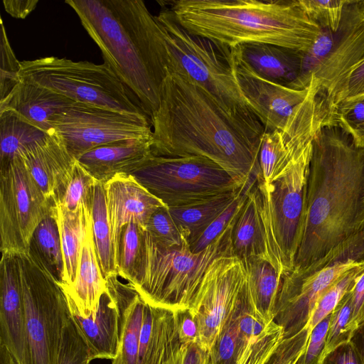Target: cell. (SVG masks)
Instances as JSON below:
<instances>
[{
    "label": "cell",
    "instance_id": "9f6ffc18",
    "mask_svg": "<svg viewBox=\"0 0 364 364\" xmlns=\"http://www.w3.org/2000/svg\"><path fill=\"white\" fill-rule=\"evenodd\" d=\"M0 364H17L9 350L0 346Z\"/></svg>",
    "mask_w": 364,
    "mask_h": 364
},
{
    "label": "cell",
    "instance_id": "9a60e30c",
    "mask_svg": "<svg viewBox=\"0 0 364 364\" xmlns=\"http://www.w3.org/2000/svg\"><path fill=\"white\" fill-rule=\"evenodd\" d=\"M247 282L245 265L234 254L216 257L207 268L190 309L198 324V344L203 350H211Z\"/></svg>",
    "mask_w": 364,
    "mask_h": 364
},
{
    "label": "cell",
    "instance_id": "603a6c76",
    "mask_svg": "<svg viewBox=\"0 0 364 364\" xmlns=\"http://www.w3.org/2000/svg\"><path fill=\"white\" fill-rule=\"evenodd\" d=\"M70 312L92 360H114L119 346V311L108 284L94 314L88 317H82L75 312Z\"/></svg>",
    "mask_w": 364,
    "mask_h": 364
},
{
    "label": "cell",
    "instance_id": "7bdbcfd3",
    "mask_svg": "<svg viewBox=\"0 0 364 364\" xmlns=\"http://www.w3.org/2000/svg\"><path fill=\"white\" fill-rule=\"evenodd\" d=\"M92 360L87 346L70 317L64 327L57 364H90Z\"/></svg>",
    "mask_w": 364,
    "mask_h": 364
},
{
    "label": "cell",
    "instance_id": "4dcf8cb0",
    "mask_svg": "<svg viewBox=\"0 0 364 364\" xmlns=\"http://www.w3.org/2000/svg\"><path fill=\"white\" fill-rule=\"evenodd\" d=\"M245 187L200 203L181 207L168 208L169 213L183 237L190 246L199 238L210 223L237 198Z\"/></svg>",
    "mask_w": 364,
    "mask_h": 364
},
{
    "label": "cell",
    "instance_id": "f546056e",
    "mask_svg": "<svg viewBox=\"0 0 364 364\" xmlns=\"http://www.w3.org/2000/svg\"><path fill=\"white\" fill-rule=\"evenodd\" d=\"M242 262L247 270V289L255 311L268 325L274 319L282 276L262 257H254Z\"/></svg>",
    "mask_w": 364,
    "mask_h": 364
},
{
    "label": "cell",
    "instance_id": "db71d44e",
    "mask_svg": "<svg viewBox=\"0 0 364 364\" xmlns=\"http://www.w3.org/2000/svg\"><path fill=\"white\" fill-rule=\"evenodd\" d=\"M38 0H4L6 11L16 18H25L36 7Z\"/></svg>",
    "mask_w": 364,
    "mask_h": 364
},
{
    "label": "cell",
    "instance_id": "277c9868",
    "mask_svg": "<svg viewBox=\"0 0 364 364\" xmlns=\"http://www.w3.org/2000/svg\"><path fill=\"white\" fill-rule=\"evenodd\" d=\"M189 32L221 46L267 43L306 52L322 28L299 0H173L165 1Z\"/></svg>",
    "mask_w": 364,
    "mask_h": 364
},
{
    "label": "cell",
    "instance_id": "ba28073f",
    "mask_svg": "<svg viewBox=\"0 0 364 364\" xmlns=\"http://www.w3.org/2000/svg\"><path fill=\"white\" fill-rule=\"evenodd\" d=\"M20 80L34 82L74 102L130 114H144L108 65L43 57L21 61Z\"/></svg>",
    "mask_w": 364,
    "mask_h": 364
},
{
    "label": "cell",
    "instance_id": "30bf717a",
    "mask_svg": "<svg viewBox=\"0 0 364 364\" xmlns=\"http://www.w3.org/2000/svg\"><path fill=\"white\" fill-rule=\"evenodd\" d=\"M130 174L168 208L200 203L244 188L217 164L200 156L151 154Z\"/></svg>",
    "mask_w": 364,
    "mask_h": 364
},
{
    "label": "cell",
    "instance_id": "ab89813d",
    "mask_svg": "<svg viewBox=\"0 0 364 364\" xmlns=\"http://www.w3.org/2000/svg\"><path fill=\"white\" fill-rule=\"evenodd\" d=\"M350 290H349L343 296L331 314L324 355L338 346L350 341L353 336L355 331L350 325Z\"/></svg>",
    "mask_w": 364,
    "mask_h": 364
},
{
    "label": "cell",
    "instance_id": "5b68a950",
    "mask_svg": "<svg viewBox=\"0 0 364 364\" xmlns=\"http://www.w3.org/2000/svg\"><path fill=\"white\" fill-rule=\"evenodd\" d=\"M236 215L211 245L197 253L186 240L180 247H166L144 230L142 262L132 286L151 306L173 312L191 309L210 264L220 255L233 254L232 230Z\"/></svg>",
    "mask_w": 364,
    "mask_h": 364
},
{
    "label": "cell",
    "instance_id": "f1b7e54d",
    "mask_svg": "<svg viewBox=\"0 0 364 364\" xmlns=\"http://www.w3.org/2000/svg\"><path fill=\"white\" fill-rule=\"evenodd\" d=\"M65 263L63 289L73 283L84 239L92 228V205L82 204L75 211L55 206Z\"/></svg>",
    "mask_w": 364,
    "mask_h": 364
},
{
    "label": "cell",
    "instance_id": "7dc6e473",
    "mask_svg": "<svg viewBox=\"0 0 364 364\" xmlns=\"http://www.w3.org/2000/svg\"><path fill=\"white\" fill-rule=\"evenodd\" d=\"M311 330L307 325L296 334L284 338L264 364H296L306 348Z\"/></svg>",
    "mask_w": 364,
    "mask_h": 364
},
{
    "label": "cell",
    "instance_id": "2e32d148",
    "mask_svg": "<svg viewBox=\"0 0 364 364\" xmlns=\"http://www.w3.org/2000/svg\"><path fill=\"white\" fill-rule=\"evenodd\" d=\"M231 55L241 93L265 132L283 127L294 109L308 97L311 82L308 87L302 90L282 85L257 75L232 50Z\"/></svg>",
    "mask_w": 364,
    "mask_h": 364
},
{
    "label": "cell",
    "instance_id": "d6a6232c",
    "mask_svg": "<svg viewBox=\"0 0 364 364\" xmlns=\"http://www.w3.org/2000/svg\"><path fill=\"white\" fill-rule=\"evenodd\" d=\"M48 133L12 110L0 111V168L43 140Z\"/></svg>",
    "mask_w": 364,
    "mask_h": 364
},
{
    "label": "cell",
    "instance_id": "8fae6325",
    "mask_svg": "<svg viewBox=\"0 0 364 364\" xmlns=\"http://www.w3.org/2000/svg\"><path fill=\"white\" fill-rule=\"evenodd\" d=\"M16 257L31 364H57L70 317L67 296L58 282L28 252Z\"/></svg>",
    "mask_w": 364,
    "mask_h": 364
},
{
    "label": "cell",
    "instance_id": "ffe728a7",
    "mask_svg": "<svg viewBox=\"0 0 364 364\" xmlns=\"http://www.w3.org/2000/svg\"><path fill=\"white\" fill-rule=\"evenodd\" d=\"M18 156L44 197L55 206L77 161L60 136L53 129Z\"/></svg>",
    "mask_w": 364,
    "mask_h": 364
},
{
    "label": "cell",
    "instance_id": "681fc988",
    "mask_svg": "<svg viewBox=\"0 0 364 364\" xmlns=\"http://www.w3.org/2000/svg\"><path fill=\"white\" fill-rule=\"evenodd\" d=\"M176 331L185 343H198L199 328L197 320L190 309L173 312Z\"/></svg>",
    "mask_w": 364,
    "mask_h": 364
},
{
    "label": "cell",
    "instance_id": "9c48e42d",
    "mask_svg": "<svg viewBox=\"0 0 364 364\" xmlns=\"http://www.w3.org/2000/svg\"><path fill=\"white\" fill-rule=\"evenodd\" d=\"M364 264V229L334 247L323 257L282 277L274 319L284 338L305 328L321 295L350 269Z\"/></svg>",
    "mask_w": 364,
    "mask_h": 364
},
{
    "label": "cell",
    "instance_id": "e0dca14e",
    "mask_svg": "<svg viewBox=\"0 0 364 364\" xmlns=\"http://www.w3.org/2000/svg\"><path fill=\"white\" fill-rule=\"evenodd\" d=\"M138 364H212L210 351L183 342L173 311L146 304Z\"/></svg>",
    "mask_w": 364,
    "mask_h": 364
},
{
    "label": "cell",
    "instance_id": "f6af8a7d",
    "mask_svg": "<svg viewBox=\"0 0 364 364\" xmlns=\"http://www.w3.org/2000/svg\"><path fill=\"white\" fill-rule=\"evenodd\" d=\"M145 230L156 242L166 247H180L185 240L168 207L161 208L153 213Z\"/></svg>",
    "mask_w": 364,
    "mask_h": 364
},
{
    "label": "cell",
    "instance_id": "816d5d0a",
    "mask_svg": "<svg viewBox=\"0 0 364 364\" xmlns=\"http://www.w3.org/2000/svg\"><path fill=\"white\" fill-rule=\"evenodd\" d=\"M321 364H363L352 341L344 343L324 355Z\"/></svg>",
    "mask_w": 364,
    "mask_h": 364
},
{
    "label": "cell",
    "instance_id": "7402d4cb",
    "mask_svg": "<svg viewBox=\"0 0 364 364\" xmlns=\"http://www.w3.org/2000/svg\"><path fill=\"white\" fill-rule=\"evenodd\" d=\"M268 325L255 311L247 282L245 289L226 318L210 350L212 364H236L249 342L262 333Z\"/></svg>",
    "mask_w": 364,
    "mask_h": 364
},
{
    "label": "cell",
    "instance_id": "c3c4849f",
    "mask_svg": "<svg viewBox=\"0 0 364 364\" xmlns=\"http://www.w3.org/2000/svg\"><path fill=\"white\" fill-rule=\"evenodd\" d=\"M331 314L311 328L306 348L296 364H321L324 355Z\"/></svg>",
    "mask_w": 364,
    "mask_h": 364
},
{
    "label": "cell",
    "instance_id": "3957f363",
    "mask_svg": "<svg viewBox=\"0 0 364 364\" xmlns=\"http://www.w3.org/2000/svg\"><path fill=\"white\" fill-rule=\"evenodd\" d=\"M109 65L149 119L168 73L162 27L141 0H67Z\"/></svg>",
    "mask_w": 364,
    "mask_h": 364
},
{
    "label": "cell",
    "instance_id": "8992f818",
    "mask_svg": "<svg viewBox=\"0 0 364 364\" xmlns=\"http://www.w3.org/2000/svg\"><path fill=\"white\" fill-rule=\"evenodd\" d=\"M313 143L268 185L257 180L264 230V258L283 277L292 271L306 223Z\"/></svg>",
    "mask_w": 364,
    "mask_h": 364
},
{
    "label": "cell",
    "instance_id": "11a10c76",
    "mask_svg": "<svg viewBox=\"0 0 364 364\" xmlns=\"http://www.w3.org/2000/svg\"><path fill=\"white\" fill-rule=\"evenodd\" d=\"M350 341L358 350L362 363L364 364V323L355 331Z\"/></svg>",
    "mask_w": 364,
    "mask_h": 364
},
{
    "label": "cell",
    "instance_id": "4fadbf2b",
    "mask_svg": "<svg viewBox=\"0 0 364 364\" xmlns=\"http://www.w3.org/2000/svg\"><path fill=\"white\" fill-rule=\"evenodd\" d=\"M53 129L76 159L113 141L152 136L150 119L92 105L73 102L55 119Z\"/></svg>",
    "mask_w": 364,
    "mask_h": 364
},
{
    "label": "cell",
    "instance_id": "7a4b0ae2",
    "mask_svg": "<svg viewBox=\"0 0 364 364\" xmlns=\"http://www.w3.org/2000/svg\"><path fill=\"white\" fill-rule=\"evenodd\" d=\"M364 229V149L336 124L313 141L303 237L292 270H301Z\"/></svg>",
    "mask_w": 364,
    "mask_h": 364
},
{
    "label": "cell",
    "instance_id": "d590c367",
    "mask_svg": "<svg viewBox=\"0 0 364 364\" xmlns=\"http://www.w3.org/2000/svg\"><path fill=\"white\" fill-rule=\"evenodd\" d=\"M97 180L77 161L55 205L73 212L82 204L92 205Z\"/></svg>",
    "mask_w": 364,
    "mask_h": 364
},
{
    "label": "cell",
    "instance_id": "7c38bea8",
    "mask_svg": "<svg viewBox=\"0 0 364 364\" xmlns=\"http://www.w3.org/2000/svg\"><path fill=\"white\" fill-rule=\"evenodd\" d=\"M53 207L43 195L20 156L1 167V254L27 253L35 229Z\"/></svg>",
    "mask_w": 364,
    "mask_h": 364
},
{
    "label": "cell",
    "instance_id": "44dd1931",
    "mask_svg": "<svg viewBox=\"0 0 364 364\" xmlns=\"http://www.w3.org/2000/svg\"><path fill=\"white\" fill-rule=\"evenodd\" d=\"M152 154V136L108 143L76 160L97 181L106 183L119 174H130Z\"/></svg>",
    "mask_w": 364,
    "mask_h": 364
},
{
    "label": "cell",
    "instance_id": "83f0119b",
    "mask_svg": "<svg viewBox=\"0 0 364 364\" xmlns=\"http://www.w3.org/2000/svg\"><path fill=\"white\" fill-rule=\"evenodd\" d=\"M232 247L233 254L242 261L254 257L265 259L260 196L256 182L250 187L235 217L232 230Z\"/></svg>",
    "mask_w": 364,
    "mask_h": 364
},
{
    "label": "cell",
    "instance_id": "836d02e7",
    "mask_svg": "<svg viewBox=\"0 0 364 364\" xmlns=\"http://www.w3.org/2000/svg\"><path fill=\"white\" fill-rule=\"evenodd\" d=\"M92 227L100 267L104 277L117 275L104 184L97 181L92 203Z\"/></svg>",
    "mask_w": 364,
    "mask_h": 364
},
{
    "label": "cell",
    "instance_id": "5bb4252c",
    "mask_svg": "<svg viewBox=\"0 0 364 364\" xmlns=\"http://www.w3.org/2000/svg\"><path fill=\"white\" fill-rule=\"evenodd\" d=\"M364 60V0H346L333 48L312 78L325 115L332 123L348 80Z\"/></svg>",
    "mask_w": 364,
    "mask_h": 364
},
{
    "label": "cell",
    "instance_id": "74e56055",
    "mask_svg": "<svg viewBox=\"0 0 364 364\" xmlns=\"http://www.w3.org/2000/svg\"><path fill=\"white\" fill-rule=\"evenodd\" d=\"M363 269L364 264L350 269L321 295L308 323L311 329L332 313L343 296L351 289L356 277Z\"/></svg>",
    "mask_w": 364,
    "mask_h": 364
},
{
    "label": "cell",
    "instance_id": "f5cc1de1",
    "mask_svg": "<svg viewBox=\"0 0 364 364\" xmlns=\"http://www.w3.org/2000/svg\"><path fill=\"white\" fill-rule=\"evenodd\" d=\"M363 98L364 60L353 70V72L350 75L346 84L341 102L340 103L339 106L344 104H351Z\"/></svg>",
    "mask_w": 364,
    "mask_h": 364
},
{
    "label": "cell",
    "instance_id": "1f68e13d",
    "mask_svg": "<svg viewBox=\"0 0 364 364\" xmlns=\"http://www.w3.org/2000/svg\"><path fill=\"white\" fill-rule=\"evenodd\" d=\"M28 253L38 262L62 286L65 263L55 207L35 229Z\"/></svg>",
    "mask_w": 364,
    "mask_h": 364
},
{
    "label": "cell",
    "instance_id": "e575fe53",
    "mask_svg": "<svg viewBox=\"0 0 364 364\" xmlns=\"http://www.w3.org/2000/svg\"><path fill=\"white\" fill-rule=\"evenodd\" d=\"M144 253V229L134 223L125 225L121 232L117 275L133 285L138 277Z\"/></svg>",
    "mask_w": 364,
    "mask_h": 364
},
{
    "label": "cell",
    "instance_id": "60d3db41",
    "mask_svg": "<svg viewBox=\"0 0 364 364\" xmlns=\"http://www.w3.org/2000/svg\"><path fill=\"white\" fill-rule=\"evenodd\" d=\"M0 101L4 100L20 82L21 61L9 43L5 26L0 21Z\"/></svg>",
    "mask_w": 364,
    "mask_h": 364
},
{
    "label": "cell",
    "instance_id": "8d00e7d4",
    "mask_svg": "<svg viewBox=\"0 0 364 364\" xmlns=\"http://www.w3.org/2000/svg\"><path fill=\"white\" fill-rule=\"evenodd\" d=\"M336 33L323 29L313 46L301 55L299 75L290 87L302 90L308 87L313 77L324 63L334 44Z\"/></svg>",
    "mask_w": 364,
    "mask_h": 364
},
{
    "label": "cell",
    "instance_id": "d4e9b609",
    "mask_svg": "<svg viewBox=\"0 0 364 364\" xmlns=\"http://www.w3.org/2000/svg\"><path fill=\"white\" fill-rule=\"evenodd\" d=\"M233 53L255 73L290 87L298 78L303 52L267 43H243L231 48Z\"/></svg>",
    "mask_w": 364,
    "mask_h": 364
},
{
    "label": "cell",
    "instance_id": "bcb514c9",
    "mask_svg": "<svg viewBox=\"0 0 364 364\" xmlns=\"http://www.w3.org/2000/svg\"><path fill=\"white\" fill-rule=\"evenodd\" d=\"M255 183L248 184L237 198L210 223L199 238L190 246L193 252L197 253L206 249L225 230L240 210L250 187Z\"/></svg>",
    "mask_w": 364,
    "mask_h": 364
},
{
    "label": "cell",
    "instance_id": "d6986e66",
    "mask_svg": "<svg viewBox=\"0 0 364 364\" xmlns=\"http://www.w3.org/2000/svg\"><path fill=\"white\" fill-rule=\"evenodd\" d=\"M0 346L17 364H31L18 260L9 254H1L0 262Z\"/></svg>",
    "mask_w": 364,
    "mask_h": 364
},
{
    "label": "cell",
    "instance_id": "4316f807",
    "mask_svg": "<svg viewBox=\"0 0 364 364\" xmlns=\"http://www.w3.org/2000/svg\"><path fill=\"white\" fill-rule=\"evenodd\" d=\"M107 287L98 262L92 227L87 233L77 268L75 279L63 289L69 309L82 317H88L97 309L100 298Z\"/></svg>",
    "mask_w": 364,
    "mask_h": 364
},
{
    "label": "cell",
    "instance_id": "6da1fadb",
    "mask_svg": "<svg viewBox=\"0 0 364 364\" xmlns=\"http://www.w3.org/2000/svg\"><path fill=\"white\" fill-rule=\"evenodd\" d=\"M150 121L153 154L205 157L244 187L257 179L265 129L255 114L232 113L201 87L168 73Z\"/></svg>",
    "mask_w": 364,
    "mask_h": 364
},
{
    "label": "cell",
    "instance_id": "ac0fdd59",
    "mask_svg": "<svg viewBox=\"0 0 364 364\" xmlns=\"http://www.w3.org/2000/svg\"><path fill=\"white\" fill-rule=\"evenodd\" d=\"M103 184L117 270L123 228L129 223H134L145 230L153 213L167 206L131 174L117 175Z\"/></svg>",
    "mask_w": 364,
    "mask_h": 364
},
{
    "label": "cell",
    "instance_id": "f907efd6",
    "mask_svg": "<svg viewBox=\"0 0 364 364\" xmlns=\"http://www.w3.org/2000/svg\"><path fill=\"white\" fill-rule=\"evenodd\" d=\"M350 325L355 331L364 323V269L356 277L350 289Z\"/></svg>",
    "mask_w": 364,
    "mask_h": 364
},
{
    "label": "cell",
    "instance_id": "cb8c5ba5",
    "mask_svg": "<svg viewBox=\"0 0 364 364\" xmlns=\"http://www.w3.org/2000/svg\"><path fill=\"white\" fill-rule=\"evenodd\" d=\"M74 102L34 82L21 80L15 89L0 101V111L10 109L33 125L50 132L55 118Z\"/></svg>",
    "mask_w": 364,
    "mask_h": 364
},
{
    "label": "cell",
    "instance_id": "52a82bcc",
    "mask_svg": "<svg viewBox=\"0 0 364 364\" xmlns=\"http://www.w3.org/2000/svg\"><path fill=\"white\" fill-rule=\"evenodd\" d=\"M156 16L165 37L168 73L179 74L201 87L232 113L255 114L238 87L231 48L189 32L168 7Z\"/></svg>",
    "mask_w": 364,
    "mask_h": 364
},
{
    "label": "cell",
    "instance_id": "484cf974",
    "mask_svg": "<svg viewBox=\"0 0 364 364\" xmlns=\"http://www.w3.org/2000/svg\"><path fill=\"white\" fill-rule=\"evenodd\" d=\"M117 277L107 279L119 311V346L112 364H138L146 302L131 284L120 282Z\"/></svg>",
    "mask_w": 364,
    "mask_h": 364
},
{
    "label": "cell",
    "instance_id": "b9f144b4",
    "mask_svg": "<svg viewBox=\"0 0 364 364\" xmlns=\"http://www.w3.org/2000/svg\"><path fill=\"white\" fill-rule=\"evenodd\" d=\"M299 2L309 18L321 28L336 33L346 0H299Z\"/></svg>",
    "mask_w": 364,
    "mask_h": 364
},
{
    "label": "cell",
    "instance_id": "f35d334b",
    "mask_svg": "<svg viewBox=\"0 0 364 364\" xmlns=\"http://www.w3.org/2000/svg\"><path fill=\"white\" fill-rule=\"evenodd\" d=\"M283 339V328L272 321L249 342L236 364H264Z\"/></svg>",
    "mask_w": 364,
    "mask_h": 364
},
{
    "label": "cell",
    "instance_id": "ee69618b",
    "mask_svg": "<svg viewBox=\"0 0 364 364\" xmlns=\"http://www.w3.org/2000/svg\"><path fill=\"white\" fill-rule=\"evenodd\" d=\"M331 124L340 127L350 136L357 147L364 149V98L340 105Z\"/></svg>",
    "mask_w": 364,
    "mask_h": 364
}]
</instances>
